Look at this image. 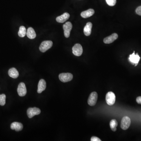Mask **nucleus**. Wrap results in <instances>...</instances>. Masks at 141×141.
Here are the masks:
<instances>
[{
	"instance_id": "obj_1",
	"label": "nucleus",
	"mask_w": 141,
	"mask_h": 141,
	"mask_svg": "<svg viewBox=\"0 0 141 141\" xmlns=\"http://www.w3.org/2000/svg\"><path fill=\"white\" fill-rule=\"evenodd\" d=\"M53 42L52 41H46L42 42L39 47V49L42 52L44 53L52 47Z\"/></svg>"
},
{
	"instance_id": "obj_2",
	"label": "nucleus",
	"mask_w": 141,
	"mask_h": 141,
	"mask_svg": "<svg viewBox=\"0 0 141 141\" xmlns=\"http://www.w3.org/2000/svg\"><path fill=\"white\" fill-rule=\"evenodd\" d=\"M105 99H106L107 103L108 105H113L115 102V95L114 94V93L112 92H109L106 94Z\"/></svg>"
},
{
	"instance_id": "obj_3",
	"label": "nucleus",
	"mask_w": 141,
	"mask_h": 141,
	"mask_svg": "<svg viewBox=\"0 0 141 141\" xmlns=\"http://www.w3.org/2000/svg\"><path fill=\"white\" fill-rule=\"evenodd\" d=\"M73 78V75L70 73H62L59 75V78L63 82L70 81Z\"/></svg>"
},
{
	"instance_id": "obj_4",
	"label": "nucleus",
	"mask_w": 141,
	"mask_h": 141,
	"mask_svg": "<svg viewBox=\"0 0 141 141\" xmlns=\"http://www.w3.org/2000/svg\"><path fill=\"white\" fill-rule=\"evenodd\" d=\"M41 110L39 108L37 107L29 108L27 110V116L29 118H33L35 115H38L41 113Z\"/></svg>"
},
{
	"instance_id": "obj_5",
	"label": "nucleus",
	"mask_w": 141,
	"mask_h": 141,
	"mask_svg": "<svg viewBox=\"0 0 141 141\" xmlns=\"http://www.w3.org/2000/svg\"><path fill=\"white\" fill-rule=\"evenodd\" d=\"M98 99V94L96 92H93L90 93L88 98L87 102L89 105L92 106L95 105Z\"/></svg>"
},
{
	"instance_id": "obj_6",
	"label": "nucleus",
	"mask_w": 141,
	"mask_h": 141,
	"mask_svg": "<svg viewBox=\"0 0 141 141\" xmlns=\"http://www.w3.org/2000/svg\"><path fill=\"white\" fill-rule=\"evenodd\" d=\"M131 121L130 118L128 116H125L122 118L121 123V127L122 129L126 130L130 126Z\"/></svg>"
},
{
	"instance_id": "obj_7",
	"label": "nucleus",
	"mask_w": 141,
	"mask_h": 141,
	"mask_svg": "<svg viewBox=\"0 0 141 141\" xmlns=\"http://www.w3.org/2000/svg\"><path fill=\"white\" fill-rule=\"evenodd\" d=\"M63 29L64 30V36L66 38H69L70 36V31L72 30L73 26L72 23L67 22L63 25Z\"/></svg>"
},
{
	"instance_id": "obj_8",
	"label": "nucleus",
	"mask_w": 141,
	"mask_h": 141,
	"mask_svg": "<svg viewBox=\"0 0 141 141\" xmlns=\"http://www.w3.org/2000/svg\"><path fill=\"white\" fill-rule=\"evenodd\" d=\"M73 53L76 56H80L83 53V48L80 44H76L72 48Z\"/></svg>"
},
{
	"instance_id": "obj_9",
	"label": "nucleus",
	"mask_w": 141,
	"mask_h": 141,
	"mask_svg": "<svg viewBox=\"0 0 141 141\" xmlns=\"http://www.w3.org/2000/svg\"><path fill=\"white\" fill-rule=\"evenodd\" d=\"M18 94L20 96H24L26 95L27 93L26 87L25 84L21 82L18 85L17 88Z\"/></svg>"
},
{
	"instance_id": "obj_10",
	"label": "nucleus",
	"mask_w": 141,
	"mask_h": 141,
	"mask_svg": "<svg viewBox=\"0 0 141 141\" xmlns=\"http://www.w3.org/2000/svg\"><path fill=\"white\" fill-rule=\"evenodd\" d=\"M118 35L117 33H114L110 35V36H108L107 37L105 38L104 39V43L106 44H109L113 43V42L115 41L118 38Z\"/></svg>"
},
{
	"instance_id": "obj_11",
	"label": "nucleus",
	"mask_w": 141,
	"mask_h": 141,
	"mask_svg": "<svg viewBox=\"0 0 141 141\" xmlns=\"http://www.w3.org/2000/svg\"><path fill=\"white\" fill-rule=\"evenodd\" d=\"M140 58V57L138 55V53L135 55V52H134L133 54L130 55L129 59L131 63H133V64H135V66H136L139 62Z\"/></svg>"
},
{
	"instance_id": "obj_12",
	"label": "nucleus",
	"mask_w": 141,
	"mask_h": 141,
	"mask_svg": "<svg viewBox=\"0 0 141 141\" xmlns=\"http://www.w3.org/2000/svg\"><path fill=\"white\" fill-rule=\"evenodd\" d=\"M46 81L44 79H41L38 82V86L37 92L38 93H42V91L46 89Z\"/></svg>"
},
{
	"instance_id": "obj_13",
	"label": "nucleus",
	"mask_w": 141,
	"mask_h": 141,
	"mask_svg": "<svg viewBox=\"0 0 141 141\" xmlns=\"http://www.w3.org/2000/svg\"><path fill=\"white\" fill-rule=\"evenodd\" d=\"M70 17V15L67 13H65L61 16H58L56 18V21L58 23H64L67 21Z\"/></svg>"
},
{
	"instance_id": "obj_14",
	"label": "nucleus",
	"mask_w": 141,
	"mask_h": 141,
	"mask_svg": "<svg viewBox=\"0 0 141 141\" xmlns=\"http://www.w3.org/2000/svg\"><path fill=\"white\" fill-rule=\"evenodd\" d=\"M23 128V125L19 122H14L11 125V129L12 130H15L16 131H21L22 130Z\"/></svg>"
},
{
	"instance_id": "obj_15",
	"label": "nucleus",
	"mask_w": 141,
	"mask_h": 141,
	"mask_svg": "<svg viewBox=\"0 0 141 141\" xmlns=\"http://www.w3.org/2000/svg\"><path fill=\"white\" fill-rule=\"evenodd\" d=\"M95 11L92 9H89L88 10L82 12L81 13V16L84 18L89 17L94 15Z\"/></svg>"
},
{
	"instance_id": "obj_16",
	"label": "nucleus",
	"mask_w": 141,
	"mask_h": 141,
	"mask_svg": "<svg viewBox=\"0 0 141 141\" xmlns=\"http://www.w3.org/2000/svg\"><path fill=\"white\" fill-rule=\"evenodd\" d=\"M92 26V24L90 22H88L86 24L84 29V34L86 36H89L90 35Z\"/></svg>"
},
{
	"instance_id": "obj_17",
	"label": "nucleus",
	"mask_w": 141,
	"mask_h": 141,
	"mask_svg": "<svg viewBox=\"0 0 141 141\" xmlns=\"http://www.w3.org/2000/svg\"><path fill=\"white\" fill-rule=\"evenodd\" d=\"M26 35L29 39H34L36 37V33L32 27H29L27 29Z\"/></svg>"
},
{
	"instance_id": "obj_18",
	"label": "nucleus",
	"mask_w": 141,
	"mask_h": 141,
	"mask_svg": "<svg viewBox=\"0 0 141 141\" xmlns=\"http://www.w3.org/2000/svg\"><path fill=\"white\" fill-rule=\"evenodd\" d=\"M8 73L9 76L13 78H17L19 76V73L17 69L13 67L9 69Z\"/></svg>"
},
{
	"instance_id": "obj_19",
	"label": "nucleus",
	"mask_w": 141,
	"mask_h": 141,
	"mask_svg": "<svg viewBox=\"0 0 141 141\" xmlns=\"http://www.w3.org/2000/svg\"><path fill=\"white\" fill-rule=\"evenodd\" d=\"M26 35V27L24 26H21L19 28V30L18 32V35L21 37H24Z\"/></svg>"
},
{
	"instance_id": "obj_20",
	"label": "nucleus",
	"mask_w": 141,
	"mask_h": 141,
	"mask_svg": "<svg viewBox=\"0 0 141 141\" xmlns=\"http://www.w3.org/2000/svg\"><path fill=\"white\" fill-rule=\"evenodd\" d=\"M118 125V122L115 119H112L110 123V126L111 130L113 131H116V127Z\"/></svg>"
},
{
	"instance_id": "obj_21",
	"label": "nucleus",
	"mask_w": 141,
	"mask_h": 141,
	"mask_svg": "<svg viewBox=\"0 0 141 141\" xmlns=\"http://www.w3.org/2000/svg\"><path fill=\"white\" fill-rule=\"evenodd\" d=\"M6 96L5 94L0 95V105L4 106L6 104Z\"/></svg>"
},
{
	"instance_id": "obj_22",
	"label": "nucleus",
	"mask_w": 141,
	"mask_h": 141,
	"mask_svg": "<svg viewBox=\"0 0 141 141\" xmlns=\"http://www.w3.org/2000/svg\"><path fill=\"white\" fill-rule=\"evenodd\" d=\"M107 3L110 6H113L115 5L116 3V0H106Z\"/></svg>"
},
{
	"instance_id": "obj_23",
	"label": "nucleus",
	"mask_w": 141,
	"mask_h": 141,
	"mask_svg": "<svg viewBox=\"0 0 141 141\" xmlns=\"http://www.w3.org/2000/svg\"><path fill=\"white\" fill-rule=\"evenodd\" d=\"M136 12L138 15L141 16V6L138 7L136 10Z\"/></svg>"
},
{
	"instance_id": "obj_24",
	"label": "nucleus",
	"mask_w": 141,
	"mask_h": 141,
	"mask_svg": "<svg viewBox=\"0 0 141 141\" xmlns=\"http://www.w3.org/2000/svg\"><path fill=\"white\" fill-rule=\"evenodd\" d=\"M91 141H101V140L100 138L96 136H93L90 139Z\"/></svg>"
},
{
	"instance_id": "obj_25",
	"label": "nucleus",
	"mask_w": 141,
	"mask_h": 141,
	"mask_svg": "<svg viewBox=\"0 0 141 141\" xmlns=\"http://www.w3.org/2000/svg\"><path fill=\"white\" fill-rule=\"evenodd\" d=\"M136 102L139 104L141 105V96H138L136 98Z\"/></svg>"
}]
</instances>
